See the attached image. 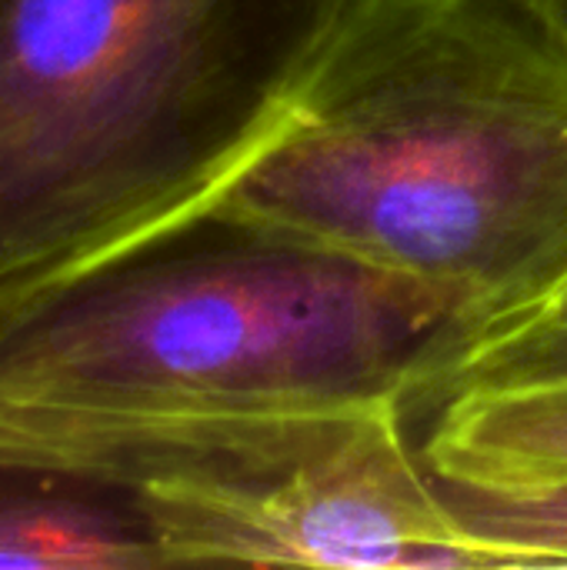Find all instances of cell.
Listing matches in <instances>:
<instances>
[{"mask_svg": "<svg viewBox=\"0 0 567 570\" xmlns=\"http://www.w3.org/2000/svg\"><path fill=\"white\" fill-rule=\"evenodd\" d=\"M421 458L481 488L567 484V374L458 391L438 407Z\"/></svg>", "mask_w": 567, "mask_h": 570, "instance_id": "5b68a950", "label": "cell"}, {"mask_svg": "<svg viewBox=\"0 0 567 570\" xmlns=\"http://www.w3.org/2000/svg\"><path fill=\"white\" fill-rule=\"evenodd\" d=\"M344 0H0V337L211 214Z\"/></svg>", "mask_w": 567, "mask_h": 570, "instance_id": "3957f363", "label": "cell"}, {"mask_svg": "<svg viewBox=\"0 0 567 570\" xmlns=\"http://www.w3.org/2000/svg\"><path fill=\"white\" fill-rule=\"evenodd\" d=\"M481 331L444 287L211 210L0 337V471L60 481L97 438L177 414H421Z\"/></svg>", "mask_w": 567, "mask_h": 570, "instance_id": "7a4b0ae2", "label": "cell"}, {"mask_svg": "<svg viewBox=\"0 0 567 570\" xmlns=\"http://www.w3.org/2000/svg\"><path fill=\"white\" fill-rule=\"evenodd\" d=\"M60 481L124 498L160 568L518 570L454 528L394 401L154 417Z\"/></svg>", "mask_w": 567, "mask_h": 570, "instance_id": "277c9868", "label": "cell"}, {"mask_svg": "<svg viewBox=\"0 0 567 570\" xmlns=\"http://www.w3.org/2000/svg\"><path fill=\"white\" fill-rule=\"evenodd\" d=\"M548 374H567V327L521 324V327L488 331L478 341H471L454 357V364L431 384L424 397V414L428 411L438 414V407L448 397L468 387L528 381Z\"/></svg>", "mask_w": 567, "mask_h": 570, "instance_id": "ba28073f", "label": "cell"}, {"mask_svg": "<svg viewBox=\"0 0 567 570\" xmlns=\"http://www.w3.org/2000/svg\"><path fill=\"white\" fill-rule=\"evenodd\" d=\"M214 210L444 287L481 334L518 327L567 287L565 50L521 0H344Z\"/></svg>", "mask_w": 567, "mask_h": 570, "instance_id": "6da1fadb", "label": "cell"}, {"mask_svg": "<svg viewBox=\"0 0 567 570\" xmlns=\"http://www.w3.org/2000/svg\"><path fill=\"white\" fill-rule=\"evenodd\" d=\"M0 568L150 570L160 561L130 504L94 488L0 494Z\"/></svg>", "mask_w": 567, "mask_h": 570, "instance_id": "8992f818", "label": "cell"}, {"mask_svg": "<svg viewBox=\"0 0 567 570\" xmlns=\"http://www.w3.org/2000/svg\"><path fill=\"white\" fill-rule=\"evenodd\" d=\"M521 3L567 57V0H521Z\"/></svg>", "mask_w": 567, "mask_h": 570, "instance_id": "9c48e42d", "label": "cell"}, {"mask_svg": "<svg viewBox=\"0 0 567 570\" xmlns=\"http://www.w3.org/2000/svg\"><path fill=\"white\" fill-rule=\"evenodd\" d=\"M434 491L454 528L518 570L567 568V484L481 488L434 474Z\"/></svg>", "mask_w": 567, "mask_h": 570, "instance_id": "52a82bcc", "label": "cell"}, {"mask_svg": "<svg viewBox=\"0 0 567 570\" xmlns=\"http://www.w3.org/2000/svg\"><path fill=\"white\" fill-rule=\"evenodd\" d=\"M525 324H548V327H567V287L538 314V317H531V321H525ZM521 327V324H518ZM501 331V327H498Z\"/></svg>", "mask_w": 567, "mask_h": 570, "instance_id": "30bf717a", "label": "cell"}]
</instances>
